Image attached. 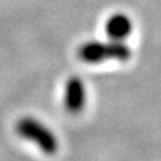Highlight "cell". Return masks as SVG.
<instances>
[{
  "label": "cell",
  "mask_w": 161,
  "mask_h": 161,
  "mask_svg": "<svg viewBox=\"0 0 161 161\" xmlns=\"http://www.w3.org/2000/svg\"><path fill=\"white\" fill-rule=\"evenodd\" d=\"M77 55L84 62L98 64L105 60L127 61L130 60L132 52L122 39H112L107 43L97 41L86 42L79 48Z\"/></svg>",
  "instance_id": "cell-1"
},
{
  "label": "cell",
  "mask_w": 161,
  "mask_h": 161,
  "mask_svg": "<svg viewBox=\"0 0 161 161\" xmlns=\"http://www.w3.org/2000/svg\"><path fill=\"white\" fill-rule=\"evenodd\" d=\"M15 131L20 137L38 145V147L47 155H53L58 148V142L55 135L34 118H22L15 126Z\"/></svg>",
  "instance_id": "cell-2"
},
{
  "label": "cell",
  "mask_w": 161,
  "mask_h": 161,
  "mask_svg": "<svg viewBox=\"0 0 161 161\" xmlns=\"http://www.w3.org/2000/svg\"><path fill=\"white\" fill-rule=\"evenodd\" d=\"M85 104V88L76 76L67 80L65 86V107L70 113H79Z\"/></svg>",
  "instance_id": "cell-3"
},
{
  "label": "cell",
  "mask_w": 161,
  "mask_h": 161,
  "mask_svg": "<svg viewBox=\"0 0 161 161\" xmlns=\"http://www.w3.org/2000/svg\"><path fill=\"white\" fill-rule=\"evenodd\" d=\"M105 32L112 39H122L123 41L132 32V22L126 14H113L105 23Z\"/></svg>",
  "instance_id": "cell-4"
}]
</instances>
